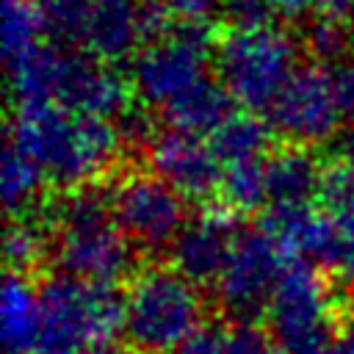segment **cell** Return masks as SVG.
Segmentation results:
<instances>
[{
    "label": "cell",
    "instance_id": "obj_9",
    "mask_svg": "<svg viewBox=\"0 0 354 354\" xmlns=\"http://www.w3.org/2000/svg\"><path fill=\"white\" fill-rule=\"evenodd\" d=\"M285 246L271 230H243L238 232L224 271L216 279V296L227 315L235 321H254L288 266Z\"/></svg>",
    "mask_w": 354,
    "mask_h": 354
},
{
    "label": "cell",
    "instance_id": "obj_26",
    "mask_svg": "<svg viewBox=\"0 0 354 354\" xmlns=\"http://www.w3.org/2000/svg\"><path fill=\"white\" fill-rule=\"evenodd\" d=\"M224 354H277V346L271 340V332L252 321H238L227 332Z\"/></svg>",
    "mask_w": 354,
    "mask_h": 354
},
{
    "label": "cell",
    "instance_id": "obj_32",
    "mask_svg": "<svg viewBox=\"0 0 354 354\" xmlns=\"http://www.w3.org/2000/svg\"><path fill=\"white\" fill-rule=\"evenodd\" d=\"M329 354H354V326L335 335V340L329 346Z\"/></svg>",
    "mask_w": 354,
    "mask_h": 354
},
{
    "label": "cell",
    "instance_id": "obj_7",
    "mask_svg": "<svg viewBox=\"0 0 354 354\" xmlns=\"http://www.w3.org/2000/svg\"><path fill=\"white\" fill-rule=\"evenodd\" d=\"M266 321L277 354H329L335 301L326 279L310 263L290 260L268 299Z\"/></svg>",
    "mask_w": 354,
    "mask_h": 354
},
{
    "label": "cell",
    "instance_id": "obj_15",
    "mask_svg": "<svg viewBox=\"0 0 354 354\" xmlns=\"http://www.w3.org/2000/svg\"><path fill=\"white\" fill-rule=\"evenodd\" d=\"M0 329L6 354H36L41 332L39 288L30 285L25 271H8L0 290Z\"/></svg>",
    "mask_w": 354,
    "mask_h": 354
},
{
    "label": "cell",
    "instance_id": "obj_20",
    "mask_svg": "<svg viewBox=\"0 0 354 354\" xmlns=\"http://www.w3.org/2000/svg\"><path fill=\"white\" fill-rule=\"evenodd\" d=\"M47 180L44 169L19 147L8 144L3 147V160H0V191H3V205L11 213H25L41 194V183Z\"/></svg>",
    "mask_w": 354,
    "mask_h": 354
},
{
    "label": "cell",
    "instance_id": "obj_3",
    "mask_svg": "<svg viewBox=\"0 0 354 354\" xmlns=\"http://www.w3.org/2000/svg\"><path fill=\"white\" fill-rule=\"evenodd\" d=\"M55 230V260L61 271L94 279L119 282L133 274V241L113 218L111 196L91 185L69 188L50 210Z\"/></svg>",
    "mask_w": 354,
    "mask_h": 354
},
{
    "label": "cell",
    "instance_id": "obj_5",
    "mask_svg": "<svg viewBox=\"0 0 354 354\" xmlns=\"http://www.w3.org/2000/svg\"><path fill=\"white\" fill-rule=\"evenodd\" d=\"M205 299L194 279L174 266L136 274L124 296V337L136 354H171L202 326Z\"/></svg>",
    "mask_w": 354,
    "mask_h": 354
},
{
    "label": "cell",
    "instance_id": "obj_27",
    "mask_svg": "<svg viewBox=\"0 0 354 354\" xmlns=\"http://www.w3.org/2000/svg\"><path fill=\"white\" fill-rule=\"evenodd\" d=\"M116 130H119L124 147H149V141L155 138V122L147 113L144 102L141 105H127L116 116Z\"/></svg>",
    "mask_w": 354,
    "mask_h": 354
},
{
    "label": "cell",
    "instance_id": "obj_28",
    "mask_svg": "<svg viewBox=\"0 0 354 354\" xmlns=\"http://www.w3.org/2000/svg\"><path fill=\"white\" fill-rule=\"evenodd\" d=\"M227 332L213 324H202L191 337H185L171 354H224Z\"/></svg>",
    "mask_w": 354,
    "mask_h": 354
},
{
    "label": "cell",
    "instance_id": "obj_24",
    "mask_svg": "<svg viewBox=\"0 0 354 354\" xmlns=\"http://www.w3.org/2000/svg\"><path fill=\"white\" fill-rule=\"evenodd\" d=\"M351 41L354 33L346 25V17L326 14L307 28V50L318 61H340L351 50Z\"/></svg>",
    "mask_w": 354,
    "mask_h": 354
},
{
    "label": "cell",
    "instance_id": "obj_1",
    "mask_svg": "<svg viewBox=\"0 0 354 354\" xmlns=\"http://www.w3.org/2000/svg\"><path fill=\"white\" fill-rule=\"evenodd\" d=\"M6 141L28 152L50 180L75 188L102 177L122 152L116 124L55 105H17Z\"/></svg>",
    "mask_w": 354,
    "mask_h": 354
},
{
    "label": "cell",
    "instance_id": "obj_11",
    "mask_svg": "<svg viewBox=\"0 0 354 354\" xmlns=\"http://www.w3.org/2000/svg\"><path fill=\"white\" fill-rule=\"evenodd\" d=\"M343 119L332 72L324 66H301L290 75L285 88L268 108V122L277 133L293 144H324L332 141Z\"/></svg>",
    "mask_w": 354,
    "mask_h": 354
},
{
    "label": "cell",
    "instance_id": "obj_4",
    "mask_svg": "<svg viewBox=\"0 0 354 354\" xmlns=\"http://www.w3.org/2000/svg\"><path fill=\"white\" fill-rule=\"evenodd\" d=\"M41 332L36 354H77L124 329V299L108 282L55 274L39 285Z\"/></svg>",
    "mask_w": 354,
    "mask_h": 354
},
{
    "label": "cell",
    "instance_id": "obj_10",
    "mask_svg": "<svg viewBox=\"0 0 354 354\" xmlns=\"http://www.w3.org/2000/svg\"><path fill=\"white\" fill-rule=\"evenodd\" d=\"M163 177L133 171L111 191V207L124 235L147 252H160L174 243L185 227V205Z\"/></svg>",
    "mask_w": 354,
    "mask_h": 354
},
{
    "label": "cell",
    "instance_id": "obj_23",
    "mask_svg": "<svg viewBox=\"0 0 354 354\" xmlns=\"http://www.w3.org/2000/svg\"><path fill=\"white\" fill-rule=\"evenodd\" d=\"M36 3H39V11H41L44 30L58 44L80 47L91 0H36Z\"/></svg>",
    "mask_w": 354,
    "mask_h": 354
},
{
    "label": "cell",
    "instance_id": "obj_22",
    "mask_svg": "<svg viewBox=\"0 0 354 354\" xmlns=\"http://www.w3.org/2000/svg\"><path fill=\"white\" fill-rule=\"evenodd\" d=\"M3 252L6 260L11 266V271H33L44 263L47 252H50V230L30 216H17L8 227H6V241H3Z\"/></svg>",
    "mask_w": 354,
    "mask_h": 354
},
{
    "label": "cell",
    "instance_id": "obj_14",
    "mask_svg": "<svg viewBox=\"0 0 354 354\" xmlns=\"http://www.w3.org/2000/svg\"><path fill=\"white\" fill-rule=\"evenodd\" d=\"M147 39L141 3L136 0H91L80 47L100 61H122Z\"/></svg>",
    "mask_w": 354,
    "mask_h": 354
},
{
    "label": "cell",
    "instance_id": "obj_19",
    "mask_svg": "<svg viewBox=\"0 0 354 354\" xmlns=\"http://www.w3.org/2000/svg\"><path fill=\"white\" fill-rule=\"evenodd\" d=\"M41 33L47 30L36 0H3V58L8 72L41 47Z\"/></svg>",
    "mask_w": 354,
    "mask_h": 354
},
{
    "label": "cell",
    "instance_id": "obj_13",
    "mask_svg": "<svg viewBox=\"0 0 354 354\" xmlns=\"http://www.w3.org/2000/svg\"><path fill=\"white\" fill-rule=\"evenodd\" d=\"M235 238L238 232L230 210L224 207L202 210L196 218L185 221V227L169 246L171 266L183 271L188 279H194L196 285L216 282L227 266Z\"/></svg>",
    "mask_w": 354,
    "mask_h": 354
},
{
    "label": "cell",
    "instance_id": "obj_18",
    "mask_svg": "<svg viewBox=\"0 0 354 354\" xmlns=\"http://www.w3.org/2000/svg\"><path fill=\"white\" fill-rule=\"evenodd\" d=\"M268 141H271V122L266 124L257 116V111L230 113L210 133V144H213V149H216V155L221 158L224 166L238 163V160L263 158Z\"/></svg>",
    "mask_w": 354,
    "mask_h": 354
},
{
    "label": "cell",
    "instance_id": "obj_17",
    "mask_svg": "<svg viewBox=\"0 0 354 354\" xmlns=\"http://www.w3.org/2000/svg\"><path fill=\"white\" fill-rule=\"evenodd\" d=\"M230 102L232 97L227 94V88L216 83L210 75H205L180 97H174L163 108V116L171 127L202 136V133H213L230 116Z\"/></svg>",
    "mask_w": 354,
    "mask_h": 354
},
{
    "label": "cell",
    "instance_id": "obj_2",
    "mask_svg": "<svg viewBox=\"0 0 354 354\" xmlns=\"http://www.w3.org/2000/svg\"><path fill=\"white\" fill-rule=\"evenodd\" d=\"M8 75L17 105H55L102 119L127 108V83L105 61L72 44H41Z\"/></svg>",
    "mask_w": 354,
    "mask_h": 354
},
{
    "label": "cell",
    "instance_id": "obj_8",
    "mask_svg": "<svg viewBox=\"0 0 354 354\" xmlns=\"http://www.w3.org/2000/svg\"><path fill=\"white\" fill-rule=\"evenodd\" d=\"M213 33L205 22H180L166 36L144 44L130 69L136 97L149 108H166L174 97L207 75Z\"/></svg>",
    "mask_w": 354,
    "mask_h": 354
},
{
    "label": "cell",
    "instance_id": "obj_29",
    "mask_svg": "<svg viewBox=\"0 0 354 354\" xmlns=\"http://www.w3.org/2000/svg\"><path fill=\"white\" fill-rule=\"evenodd\" d=\"M332 83H335V94H337L343 116L354 122V61L337 64L332 72Z\"/></svg>",
    "mask_w": 354,
    "mask_h": 354
},
{
    "label": "cell",
    "instance_id": "obj_16",
    "mask_svg": "<svg viewBox=\"0 0 354 354\" xmlns=\"http://www.w3.org/2000/svg\"><path fill=\"white\" fill-rule=\"evenodd\" d=\"M266 174H268V205L288 207V205H310V199L318 196L324 169L304 144H290L277 149L271 158H266Z\"/></svg>",
    "mask_w": 354,
    "mask_h": 354
},
{
    "label": "cell",
    "instance_id": "obj_31",
    "mask_svg": "<svg viewBox=\"0 0 354 354\" xmlns=\"http://www.w3.org/2000/svg\"><path fill=\"white\" fill-rule=\"evenodd\" d=\"M277 3H279V14L288 19H304L315 6H321V0H277Z\"/></svg>",
    "mask_w": 354,
    "mask_h": 354
},
{
    "label": "cell",
    "instance_id": "obj_25",
    "mask_svg": "<svg viewBox=\"0 0 354 354\" xmlns=\"http://www.w3.org/2000/svg\"><path fill=\"white\" fill-rule=\"evenodd\" d=\"M277 11V0H221V14L232 28H268Z\"/></svg>",
    "mask_w": 354,
    "mask_h": 354
},
{
    "label": "cell",
    "instance_id": "obj_21",
    "mask_svg": "<svg viewBox=\"0 0 354 354\" xmlns=\"http://www.w3.org/2000/svg\"><path fill=\"white\" fill-rule=\"evenodd\" d=\"M221 196L230 205V210H238V213H252L263 207L268 202L266 160L252 158V160L227 163L221 177Z\"/></svg>",
    "mask_w": 354,
    "mask_h": 354
},
{
    "label": "cell",
    "instance_id": "obj_34",
    "mask_svg": "<svg viewBox=\"0 0 354 354\" xmlns=\"http://www.w3.org/2000/svg\"><path fill=\"white\" fill-rule=\"evenodd\" d=\"M77 354H136V351L124 348V346H116V343H97V346H88Z\"/></svg>",
    "mask_w": 354,
    "mask_h": 354
},
{
    "label": "cell",
    "instance_id": "obj_30",
    "mask_svg": "<svg viewBox=\"0 0 354 354\" xmlns=\"http://www.w3.org/2000/svg\"><path fill=\"white\" fill-rule=\"evenodd\" d=\"M166 6L180 22H207L221 8V0H166Z\"/></svg>",
    "mask_w": 354,
    "mask_h": 354
},
{
    "label": "cell",
    "instance_id": "obj_6",
    "mask_svg": "<svg viewBox=\"0 0 354 354\" xmlns=\"http://www.w3.org/2000/svg\"><path fill=\"white\" fill-rule=\"evenodd\" d=\"M296 41L277 28H232L216 41V72L232 102L268 111L296 72Z\"/></svg>",
    "mask_w": 354,
    "mask_h": 354
},
{
    "label": "cell",
    "instance_id": "obj_33",
    "mask_svg": "<svg viewBox=\"0 0 354 354\" xmlns=\"http://www.w3.org/2000/svg\"><path fill=\"white\" fill-rule=\"evenodd\" d=\"M321 6L326 8V14H335V17H354V0H321Z\"/></svg>",
    "mask_w": 354,
    "mask_h": 354
},
{
    "label": "cell",
    "instance_id": "obj_12",
    "mask_svg": "<svg viewBox=\"0 0 354 354\" xmlns=\"http://www.w3.org/2000/svg\"><path fill=\"white\" fill-rule=\"evenodd\" d=\"M147 149L152 171L185 199H207L216 188H221V158L213 144H205L196 133L169 127L155 133Z\"/></svg>",
    "mask_w": 354,
    "mask_h": 354
}]
</instances>
